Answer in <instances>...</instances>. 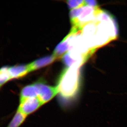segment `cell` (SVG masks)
I'll use <instances>...</instances> for the list:
<instances>
[{
    "mask_svg": "<svg viewBox=\"0 0 127 127\" xmlns=\"http://www.w3.org/2000/svg\"><path fill=\"white\" fill-rule=\"evenodd\" d=\"M40 91L35 84L28 85L22 89L21 92L20 101L28 98L37 97Z\"/></svg>",
    "mask_w": 127,
    "mask_h": 127,
    "instance_id": "7",
    "label": "cell"
},
{
    "mask_svg": "<svg viewBox=\"0 0 127 127\" xmlns=\"http://www.w3.org/2000/svg\"><path fill=\"white\" fill-rule=\"evenodd\" d=\"M67 3L70 9H75L86 5L84 0H68Z\"/></svg>",
    "mask_w": 127,
    "mask_h": 127,
    "instance_id": "11",
    "label": "cell"
},
{
    "mask_svg": "<svg viewBox=\"0 0 127 127\" xmlns=\"http://www.w3.org/2000/svg\"><path fill=\"white\" fill-rule=\"evenodd\" d=\"M8 69L9 67L6 66L1 68L0 71V85L1 87L9 80L11 79Z\"/></svg>",
    "mask_w": 127,
    "mask_h": 127,
    "instance_id": "10",
    "label": "cell"
},
{
    "mask_svg": "<svg viewBox=\"0 0 127 127\" xmlns=\"http://www.w3.org/2000/svg\"><path fill=\"white\" fill-rule=\"evenodd\" d=\"M35 84L40 91L38 97L43 104L50 101L59 93L57 87L51 86L41 82L36 83Z\"/></svg>",
    "mask_w": 127,
    "mask_h": 127,
    "instance_id": "4",
    "label": "cell"
},
{
    "mask_svg": "<svg viewBox=\"0 0 127 127\" xmlns=\"http://www.w3.org/2000/svg\"><path fill=\"white\" fill-rule=\"evenodd\" d=\"M100 8L84 5L73 9L70 12V17L72 27L82 30L85 25L96 20Z\"/></svg>",
    "mask_w": 127,
    "mask_h": 127,
    "instance_id": "2",
    "label": "cell"
},
{
    "mask_svg": "<svg viewBox=\"0 0 127 127\" xmlns=\"http://www.w3.org/2000/svg\"><path fill=\"white\" fill-rule=\"evenodd\" d=\"M79 67H67L62 73L57 87L59 93L65 98H70L76 93L79 83Z\"/></svg>",
    "mask_w": 127,
    "mask_h": 127,
    "instance_id": "1",
    "label": "cell"
},
{
    "mask_svg": "<svg viewBox=\"0 0 127 127\" xmlns=\"http://www.w3.org/2000/svg\"><path fill=\"white\" fill-rule=\"evenodd\" d=\"M86 5L92 7L97 6V2L96 0H84Z\"/></svg>",
    "mask_w": 127,
    "mask_h": 127,
    "instance_id": "12",
    "label": "cell"
},
{
    "mask_svg": "<svg viewBox=\"0 0 127 127\" xmlns=\"http://www.w3.org/2000/svg\"><path fill=\"white\" fill-rule=\"evenodd\" d=\"M26 115L17 110L13 119L7 127H18L25 121Z\"/></svg>",
    "mask_w": 127,
    "mask_h": 127,
    "instance_id": "9",
    "label": "cell"
},
{
    "mask_svg": "<svg viewBox=\"0 0 127 127\" xmlns=\"http://www.w3.org/2000/svg\"><path fill=\"white\" fill-rule=\"evenodd\" d=\"M8 70L11 79L22 77L30 72L28 65L13 66Z\"/></svg>",
    "mask_w": 127,
    "mask_h": 127,
    "instance_id": "8",
    "label": "cell"
},
{
    "mask_svg": "<svg viewBox=\"0 0 127 127\" xmlns=\"http://www.w3.org/2000/svg\"><path fill=\"white\" fill-rule=\"evenodd\" d=\"M56 59L53 55L42 58L28 64L30 72L49 65Z\"/></svg>",
    "mask_w": 127,
    "mask_h": 127,
    "instance_id": "6",
    "label": "cell"
},
{
    "mask_svg": "<svg viewBox=\"0 0 127 127\" xmlns=\"http://www.w3.org/2000/svg\"><path fill=\"white\" fill-rule=\"evenodd\" d=\"M75 29L74 27H72L70 33L55 48L53 55L56 57V59L61 58L68 51L70 40L73 34L76 30Z\"/></svg>",
    "mask_w": 127,
    "mask_h": 127,
    "instance_id": "5",
    "label": "cell"
},
{
    "mask_svg": "<svg viewBox=\"0 0 127 127\" xmlns=\"http://www.w3.org/2000/svg\"><path fill=\"white\" fill-rule=\"evenodd\" d=\"M43 104L38 97L28 98L20 101L18 110L27 116L35 111Z\"/></svg>",
    "mask_w": 127,
    "mask_h": 127,
    "instance_id": "3",
    "label": "cell"
}]
</instances>
